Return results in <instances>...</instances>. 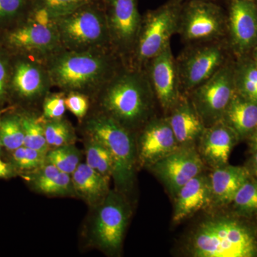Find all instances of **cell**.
Masks as SVG:
<instances>
[{
    "instance_id": "obj_1",
    "label": "cell",
    "mask_w": 257,
    "mask_h": 257,
    "mask_svg": "<svg viewBox=\"0 0 257 257\" xmlns=\"http://www.w3.org/2000/svg\"><path fill=\"white\" fill-rule=\"evenodd\" d=\"M204 212L179 243L182 256L257 257V219L227 209Z\"/></svg>"
},
{
    "instance_id": "obj_2",
    "label": "cell",
    "mask_w": 257,
    "mask_h": 257,
    "mask_svg": "<svg viewBox=\"0 0 257 257\" xmlns=\"http://www.w3.org/2000/svg\"><path fill=\"white\" fill-rule=\"evenodd\" d=\"M104 114L133 132L155 114L157 101L144 69L124 64L103 86Z\"/></svg>"
},
{
    "instance_id": "obj_3",
    "label": "cell",
    "mask_w": 257,
    "mask_h": 257,
    "mask_svg": "<svg viewBox=\"0 0 257 257\" xmlns=\"http://www.w3.org/2000/svg\"><path fill=\"white\" fill-rule=\"evenodd\" d=\"M125 64L114 51H69L57 56L48 69L49 79L67 90H85L106 84Z\"/></svg>"
},
{
    "instance_id": "obj_4",
    "label": "cell",
    "mask_w": 257,
    "mask_h": 257,
    "mask_svg": "<svg viewBox=\"0 0 257 257\" xmlns=\"http://www.w3.org/2000/svg\"><path fill=\"white\" fill-rule=\"evenodd\" d=\"M60 42L69 50H112L104 0L54 19Z\"/></svg>"
},
{
    "instance_id": "obj_5",
    "label": "cell",
    "mask_w": 257,
    "mask_h": 257,
    "mask_svg": "<svg viewBox=\"0 0 257 257\" xmlns=\"http://www.w3.org/2000/svg\"><path fill=\"white\" fill-rule=\"evenodd\" d=\"M87 132L91 140L102 144L110 152L114 162L112 177L119 192L131 189L138 162L133 132L104 113L88 121Z\"/></svg>"
},
{
    "instance_id": "obj_6",
    "label": "cell",
    "mask_w": 257,
    "mask_h": 257,
    "mask_svg": "<svg viewBox=\"0 0 257 257\" xmlns=\"http://www.w3.org/2000/svg\"><path fill=\"white\" fill-rule=\"evenodd\" d=\"M184 1L167 0L143 16L135 50L127 65L143 69L149 61L171 43V39L178 32Z\"/></svg>"
},
{
    "instance_id": "obj_7",
    "label": "cell",
    "mask_w": 257,
    "mask_h": 257,
    "mask_svg": "<svg viewBox=\"0 0 257 257\" xmlns=\"http://www.w3.org/2000/svg\"><path fill=\"white\" fill-rule=\"evenodd\" d=\"M232 59L226 39L186 45L176 57L182 94L187 95Z\"/></svg>"
},
{
    "instance_id": "obj_8",
    "label": "cell",
    "mask_w": 257,
    "mask_h": 257,
    "mask_svg": "<svg viewBox=\"0 0 257 257\" xmlns=\"http://www.w3.org/2000/svg\"><path fill=\"white\" fill-rule=\"evenodd\" d=\"M177 35L185 45L224 40L227 37V13L214 2L185 0Z\"/></svg>"
},
{
    "instance_id": "obj_9",
    "label": "cell",
    "mask_w": 257,
    "mask_h": 257,
    "mask_svg": "<svg viewBox=\"0 0 257 257\" xmlns=\"http://www.w3.org/2000/svg\"><path fill=\"white\" fill-rule=\"evenodd\" d=\"M234 58L187 94L205 126L221 121L235 94Z\"/></svg>"
},
{
    "instance_id": "obj_10",
    "label": "cell",
    "mask_w": 257,
    "mask_h": 257,
    "mask_svg": "<svg viewBox=\"0 0 257 257\" xmlns=\"http://www.w3.org/2000/svg\"><path fill=\"white\" fill-rule=\"evenodd\" d=\"M111 46L127 64L135 50L142 18L138 0H104Z\"/></svg>"
},
{
    "instance_id": "obj_11",
    "label": "cell",
    "mask_w": 257,
    "mask_h": 257,
    "mask_svg": "<svg viewBox=\"0 0 257 257\" xmlns=\"http://www.w3.org/2000/svg\"><path fill=\"white\" fill-rule=\"evenodd\" d=\"M149 169L165 186L172 199L190 179L207 170L196 146H179Z\"/></svg>"
},
{
    "instance_id": "obj_12",
    "label": "cell",
    "mask_w": 257,
    "mask_h": 257,
    "mask_svg": "<svg viewBox=\"0 0 257 257\" xmlns=\"http://www.w3.org/2000/svg\"><path fill=\"white\" fill-rule=\"evenodd\" d=\"M143 69L157 104L163 114L167 115L183 95L171 43L149 61Z\"/></svg>"
},
{
    "instance_id": "obj_13",
    "label": "cell",
    "mask_w": 257,
    "mask_h": 257,
    "mask_svg": "<svg viewBox=\"0 0 257 257\" xmlns=\"http://www.w3.org/2000/svg\"><path fill=\"white\" fill-rule=\"evenodd\" d=\"M227 40L234 59L251 56L257 47V5L254 0H229Z\"/></svg>"
},
{
    "instance_id": "obj_14",
    "label": "cell",
    "mask_w": 257,
    "mask_h": 257,
    "mask_svg": "<svg viewBox=\"0 0 257 257\" xmlns=\"http://www.w3.org/2000/svg\"><path fill=\"white\" fill-rule=\"evenodd\" d=\"M130 216L126 201L119 192L108 193L103 200L94 225L96 242L107 251L119 250Z\"/></svg>"
},
{
    "instance_id": "obj_15",
    "label": "cell",
    "mask_w": 257,
    "mask_h": 257,
    "mask_svg": "<svg viewBox=\"0 0 257 257\" xmlns=\"http://www.w3.org/2000/svg\"><path fill=\"white\" fill-rule=\"evenodd\" d=\"M179 147L167 116H155L141 128L137 158L142 167L149 169Z\"/></svg>"
},
{
    "instance_id": "obj_16",
    "label": "cell",
    "mask_w": 257,
    "mask_h": 257,
    "mask_svg": "<svg viewBox=\"0 0 257 257\" xmlns=\"http://www.w3.org/2000/svg\"><path fill=\"white\" fill-rule=\"evenodd\" d=\"M239 143L234 132L219 121L206 126L197 149L207 170H211L229 165L231 152Z\"/></svg>"
},
{
    "instance_id": "obj_17",
    "label": "cell",
    "mask_w": 257,
    "mask_h": 257,
    "mask_svg": "<svg viewBox=\"0 0 257 257\" xmlns=\"http://www.w3.org/2000/svg\"><path fill=\"white\" fill-rule=\"evenodd\" d=\"M172 199L174 210L172 221L174 225L183 222L199 211L209 210L211 197L208 170L190 179Z\"/></svg>"
},
{
    "instance_id": "obj_18",
    "label": "cell",
    "mask_w": 257,
    "mask_h": 257,
    "mask_svg": "<svg viewBox=\"0 0 257 257\" xmlns=\"http://www.w3.org/2000/svg\"><path fill=\"white\" fill-rule=\"evenodd\" d=\"M210 184L211 204L209 210L224 209L251 173L246 166L227 165L208 170Z\"/></svg>"
},
{
    "instance_id": "obj_19",
    "label": "cell",
    "mask_w": 257,
    "mask_h": 257,
    "mask_svg": "<svg viewBox=\"0 0 257 257\" xmlns=\"http://www.w3.org/2000/svg\"><path fill=\"white\" fill-rule=\"evenodd\" d=\"M8 42L16 48L38 52H50L61 43L54 20L42 23L32 18L28 25L11 32Z\"/></svg>"
},
{
    "instance_id": "obj_20",
    "label": "cell",
    "mask_w": 257,
    "mask_h": 257,
    "mask_svg": "<svg viewBox=\"0 0 257 257\" xmlns=\"http://www.w3.org/2000/svg\"><path fill=\"white\" fill-rule=\"evenodd\" d=\"M179 146H196L206 126L187 95H182L167 115Z\"/></svg>"
},
{
    "instance_id": "obj_21",
    "label": "cell",
    "mask_w": 257,
    "mask_h": 257,
    "mask_svg": "<svg viewBox=\"0 0 257 257\" xmlns=\"http://www.w3.org/2000/svg\"><path fill=\"white\" fill-rule=\"evenodd\" d=\"M221 121L234 132L239 142L247 140L257 130V102L236 93Z\"/></svg>"
},
{
    "instance_id": "obj_22",
    "label": "cell",
    "mask_w": 257,
    "mask_h": 257,
    "mask_svg": "<svg viewBox=\"0 0 257 257\" xmlns=\"http://www.w3.org/2000/svg\"><path fill=\"white\" fill-rule=\"evenodd\" d=\"M72 184L79 195L90 203L103 201L109 193V179L87 164H79L72 174Z\"/></svg>"
},
{
    "instance_id": "obj_23",
    "label": "cell",
    "mask_w": 257,
    "mask_h": 257,
    "mask_svg": "<svg viewBox=\"0 0 257 257\" xmlns=\"http://www.w3.org/2000/svg\"><path fill=\"white\" fill-rule=\"evenodd\" d=\"M47 78L40 65L23 62L17 65L13 85L20 95L27 98L40 96L46 89Z\"/></svg>"
},
{
    "instance_id": "obj_24",
    "label": "cell",
    "mask_w": 257,
    "mask_h": 257,
    "mask_svg": "<svg viewBox=\"0 0 257 257\" xmlns=\"http://www.w3.org/2000/svg\"><path fill=\"white\" fill-rule=\"evenodd\" d=\"M234 79L236 94L257 102V64L251 56L234 59Z\"/></svg>"
},
{
    "instance_id": "obj_25",
    "label": "cell",
    "mask_w": 257,
    "mask_h": 257,
    "mask_svg": "<svg viewBox=\"0 0 257 257\" xmlns=\"http://www.w3.org/2000/svg\"><path fill=\"white\" fill-rule=\"evenodd\" d=\"M224 209L243 217L257 219V177L251 174Z\"/></svg>"
},
{
    "instance_id": "obj_26",
    "label": "cell",
    "mask_w": 257,
    "mask_h": 257,
    "mask_svg": "<svg viewBox=\"0 0 257 257\" xmlns=\"http://www.w3.org/2000/svg\"><path fill=\"white\" fill-rule=\"evenodd\" d=\"M35 187L47 194H64L69 192L72 184V177L60 172L55 166L48 163L42 167L35 179Z\"/></svg>"
},
{
    "instance_id": "obj_27",
    "label": "cell",
    "mask_w": 257,
    "mask_h": 257,
    "mask_svg": "<svg viewBox=\"0 0 257 257\" xmlns=\"http://www.w3.org/2000/svg\"><path fill=\"white\" fill-rule=\"evenodd\" d=\"M89 140L86 150V164L106 178L110 179L114 169V162L110 152L102 144L91 139Z\"/></svg>"
},
{
    "instance_id": "obj_28",
    "label": "cell",
    "mask_w": 257,
    "mask_h": 257,
    "mask_svg": "<svg viewBox=\"0 0 257 257\" xmlns=\"http://www.w3.org/2000/svg\"><path fill=\"white\" fill-rule=\"evenodd\" d=\"M99 0H30L32 9L45 12L52 20L68 15Z\"/></svg>"
},
{
    "instance_id": "obj_29",
    "label": "cell",
    "mask_w": 257,
    "mask_h": 257,
    "mask_svg": "<svg viewBox=\"0 0 257 257\" xmlns=\"http://www.w3.org/2000/svg\"><path fill=\"white\" fill-rule=\"evenodd\" d=\"M47 163L55 166L60 172L72 175L79 165L80 156L78 150L72 145L56 147L47 152Z\"/></svg>"
},
{
    "instance_id": "obj_30",
    "label": "cell",
    "mask_w": 257,
    "mask_h": 257,
    "mask_svg": "<svg viewBox=\"0 0 257 257\" xmlns=\"http://www.w3.org/2000/svg\"><path fill=\"white\" fill-rule=\"evenodd\" d=\"M24 131V146L47 154L48 144L45 135V128L38 119L30 116L21 119Z\"/></svg>"
},
{
    "instance_id": "obj_31",
    "label": "cell",
    "mask_w": 257,
    "mask_h": 257,
    "mask_svg": "<svg viewBox=\"0 0 257 257\" xmlns=\"http://www.w3.org/2000/svg\"><path fill=\"white\" fill-rule=\"evenodd\" d=\"M0 141L10 151L24 146V131L21 119L10 118L0 126Z\"/></svg>"
},
{
    "instance_id": "obj_32",
    "label": "cell",
    "mask_w": 257,
    "mask_h": 257,
    "mask_svg": "<svg viewBox=\"0 0 257 257\" xmlns=\"http://www.w3.org/2000/svg\"><path fill=\"white\" fill-rule=\"evenodd\" d=\"M15 164L23 170H32L42 167L47 162V154L23 146L13 151Z\"/></svg>"
},
{
    "instance_id": "obj_33",
    "label": "cell",
    "mask_w": 257,
    "mask_h": 257,
    "mask_svg": "<svg viewBox=\"0 0 257 257\" xmlns=\"http://www.w3.org/2000/svg\"><path fill=\"white\" fill-rule=\"evenodd\" d=\"M43 110L44 116L47 119H60L65 112V99L58 94L50 96L45 101Z\"/></svg>"
},
{
    "instance_id": "obj_34",
    "label": "cell",
    "mask_w": 257,
    "mask_h": 257,
    "mask_svg": "<svg viewBox=\"0 0 257 257\" xmlns=\"http://www.w3.org/2000/svg\"><path fill=\"white\" fill-rule=\"evenodd\" d=\"M66 108L77 117L82 118L87 114L89 101L87 98L78 92H72L65 99Z\"/></svg>"
},
{
    "instance_id": "obj_35",
    "label": "cell",
    "mask_w": 257,
    "mask_h": 257,
    "mask_svg": "<svg viewBox=\"0 0 257 257\" xmlns=\"http://www.w3.org/2000/svg\"><path fill=\"white\" fill-rule=\"evenodd\" d=\"M30 4V0H0V20L12 18Z\"/></svg>"
},
{
    "instance_id": "obj_36",
    "label": "cell",
    "mask_w": 257,
    "mask_h": 257,
    "mask_svg": "<svg viewBox=\"0 0 257 257\" xmlns=\"http://www.w3.org/2000/svg\"><path fill=\"white\" fill-rule=\"evenodd\" d=\"M62 124H63V121L60 119H51V121L44 126L45 138H46L47 143L49 146L53 147L54 142H55L56 137L60 131Z\"/></svg>"
},
{
    "instance_id": "obj_37",
    "label": "cell",
    "mask_w": 257,
    "mask_h": 257,
    "mask_svg": "<svg viewBox=\"0 0 257 257\" xmlns=\"http://www.w3.org/2000/svg\"><path fill=\"white\" fill-rule=\"evenodd\" d=\"M72 132L69 128L68 124L63 121L62 126H61L60 131L56 137L55 142H54V148L64 146V145H69V141L72 138Z\"/></svg>"
},
{
    "instance_id": "obj_38",
    "label": "cell",
    "mask_w": 257,
    "mask_h": 257,
    "mask_svg": "<svg viewBox=\"0 0 257 257\" xmlns=\"http://www.w3.org/2000/svg\"><path fill=\"white\" fill-rule=\"evenodd\" d=\"M7 80V68L4 62L0 60V96L5 92Z\"/></svg>"
},
{
    "instance_id": "obj_39",
    "label": "cell",
    "mask_w": 257,
    "mask_h": 257,
    "mask_svg": "<svg viewBox=\"0 0 257 257\" xmlns=\"http://www.w3.org/2000/svg\"><path fill=\"white\" fill-rule=\"evenodd\" d=\"M251 156L248 161V165L246 166L250 172L257 177V150L251 152Z\"/></svg>"
},
{
    "instance_id": "obj_40",
    "label": "cell",
    "mask_w": 257,
    "mask_h": 257,
    "mask_svg": "<svg viewBox=\"0 0 257 257\" xmlns=\"http://www.w3.org/2000/svg\"><path fill=\"white\" fill-rule=\"evenodd\" d=\"M246 141L248 143L250 153L257 150V130L246 140Z\"/></svg>"
},
{
    "instance_id": "obj_41",
    "label": "cell",
    "mask_w": 257,
    "mask_h": 257,
    "mask_svg": "<svg viewBox=\"0 0 257 257\" xmlns=\"http://www.w3.org/2000/svg\"><path fill=\"white\" fill-rule=\"evenodd\" d=\"M9 174L8 165L0 160V177H6Z\"/></svg>"
},
{
    "instance_id": "obj_42",
    "label": "cell",
    "mask_w": 257,
    "mask_h": 257,
    "mask_svg": "<svg viewBox=\"0 0 257 257\" xmlns=\"http://www.w3.org/2000/svg\"><path fill=\"white\" fill-rule=\"evenodd\" d=\"M251 58L253 59V60L254 61V62H256L257 64V47L256 49H255L254 50H253L252 54H251Z\"/></svg>"
},
{
    "instance_id": "obj_43",
    "label": "cell",
    "mask_w": 257,
    "mask_h": 257,
    "mask_svg": "<svg viewBox=\"0 0 257 257\" xmlns=\"http://www.w3.org/2000/svg\"><path fill=\"white\" fill-rule=\"evenodd\" d=\"M206 1L214 2V3H219V2L224 1V0H206Z\"/></svg>"
},
{
    "instance_id": "obj_44",
    "label": "cell",
    "mask_w": 257,
    "mask_h": 257,
    "mask_svg": "<svg viewBox=\"0 0 257 257\" xmlns=\"http://www.w3.org/2000/svg\"><path fill=\"white\" fill-rule=\"evenodd\" d=\"M1 145H2V143H1V141H0V147H1Z\"/></svg>"
},
{
    "instance_id": "obj_45",
    "label": "cell",
    "mask_w": 257,
    "mask_h": 257,
    "mask_svg": "<svg viewBox=\"0 0 257 257\" xmlns=\"http://www.w3.org/2000/svg\"><path fill=\"white\" fill-rule=\"evenodd\" d=\"M255 3H256V4L257 5V0H255Z\"/></svg>"
},
{
    "instance_id": "obj_46",
    "label": "cell",
    "mask_w": 257,
    "mask_h": 257,
    "mask_svg": "<svg viewBox=\"0 0 257 257\" xmlns=\"http://www.w3.org/2000/svg\"><path fill=\"white\" fill-rule=\"evenodd\" d=\"M254 1H255V0H254Z\"/></svg>"
}]
</instances>
